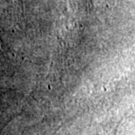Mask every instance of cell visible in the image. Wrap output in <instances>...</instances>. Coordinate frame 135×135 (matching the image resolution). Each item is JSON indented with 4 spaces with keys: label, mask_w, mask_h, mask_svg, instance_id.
Here are the masks:
<instances>
[{
    "label": "cell",
    "mask_w": 135,
    "mask_h": 135,
    "mask_svg": "<svg viewBox=\"0 0 135 135\" xmlns=\"http://www.w3.org/2000/svg\"><path fill=\"white\" fill-rule=\"evenodd\" d=\"M112 135H116V129L113 131V132H112Z\"/></svg>",
    "instance_id": "cell-1"
}]
</instances>
